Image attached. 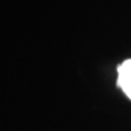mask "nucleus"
Wrapping results in <instances>:
<instances>
[{
  "label": "nucleus",
  "instance_id": "1",
  "mask_svg": "<svg viewBox=\"0 0 131 131\" xmlns=\"http://www.w3.org/2000/svg\"><path fill=\"white\" fill-rule=\"evenodd\" d=\"M117 85L124 91V94L131 100V58L125 60L118 66Z\"/></svg>",
  "mask_w": 131,
  "mask_h": 131
}]
</instances>
